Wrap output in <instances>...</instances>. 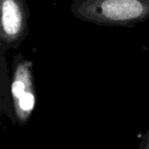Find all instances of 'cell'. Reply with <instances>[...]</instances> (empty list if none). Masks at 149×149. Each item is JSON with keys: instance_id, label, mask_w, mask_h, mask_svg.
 Masks as SVG:
<instances>
[{"instance_id": "obj_1", "label": "cell", "mask_w": 149, "mask_h": 149, "mask_svg": "<svg viewBox=\"0 0 149 149\" xmlns=\"http://www.w3.org/2000/svg\"><path fill=\"white\" fill-rule=\"evenodd\" d=\"M70 12L86 23L133 28L149 19V0H72Z\"/></svg>"}, {"instance_id": "obj_3", "label": "cell", "mask_w": 149, "mask_h": 149, "mask_svg": "<svg viewBox=\"0 0 149 149\" xmlns=\"http://www.w3.org/2000/svg\"><path fill=\"white\" fill-rule=\"evenodd\" d=\"M29 7L26 0H0V44L16 50L29 33Z\"/></svg>"}, {"instance_id": "obj_4", "label": "cell", "mask_w": 149, "mask_h": 149, "mask_svg": "<svg viewBox=\"0 0 149 149\" xmlns=\"http://www.w3.org/2000/svg\"><path fill=\"white\" fill-rule=\"evenodd\" d=\"M10 70L7 65L6 50L0 44V118L3 116V109L7 102L8 87H9Z\"/></svg>"}, {"instance_id": "obj_5", "label": "cell", "mask_w": 149, "mask_h": 149, "mask_svg": "<svg viewBox=\"0 0 149 149\" xmlns=\"http://www.w3.org/2000/svg\"><path fill=\"white\" fill-rule=\"evenodd\" d=\"M137 149H149V128L144 132V134L139 143Z\"/></svg>"}, {"instance_id": "obj_2", "label": "cell", "mask_w": 149, "mask_h": 149, "mask_svg": "<svg viewBox=\"0 0 149 149\" xmlns=\"http://www.w3.org/2000/svg\"><path fill=\"white\" fill-rule=\"evenodd\" d=\"M36 105L34 63L21 52L13 57L7 102L3 115L12 123L24 126L29 121Z\"/></svg>"}]
</instances>
